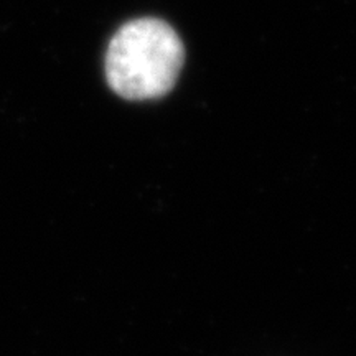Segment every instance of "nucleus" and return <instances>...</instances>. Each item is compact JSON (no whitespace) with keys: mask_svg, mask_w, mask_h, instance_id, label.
Instances as JSON below:
<instances>
[{"mask_svg":"<svg viewBox=\"0 0 356 356\" xmlns=\"http://www.w3.org/2000/svg\"><path fill=\"white\" fill-rule=\"evenodd\" d=\"M184 44L159 19H137L119 29L106 53V76L115 95L132 101L167 95L184 65Z\"/></svg>","mask_w":356,"mask_h":356,"instance_id":"obj_1","label":"nucleus"}]
</instances>
